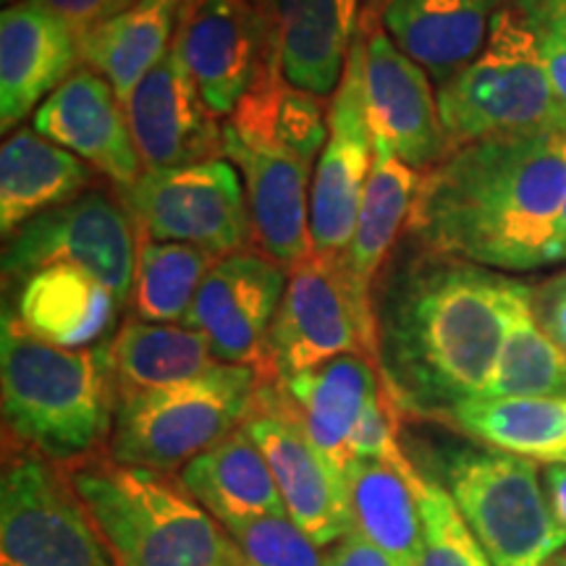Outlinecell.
<instances>
[{
  "instance_id": "obj_17",
  "label": "cell",
  "mask_w": 566,
  "mask_h": 566,
  "mask_svg": "<svg viewBox=\"0 0 566 566\" xmlns=\"http://www.w3.org/2000/svg\"><path fill=\"white\" fill-rule=\"evenodd\" d=\"M223 158L237 166L244 181L254 244L283 271H294L313 254L310 192L317 163L279 142L237 132L226 122Z\"/></svg>"
},
{
  "instance_id": "obj_5",
  "label": "cell",
  "mask_w": 566,
  "mask_h": 566,
  "mask_svg": "<svg viewBox=\"0 0 566 566\" xmlns=\"http://www.w3.org/2000/svg\"><path fill=\"white\" fill-rule=\"evenodd\" d=\"M436 97L449 153L480 139L566 126V105L558 101L533 27L516 0L495 13L483 51L438 84Z\"/></svg>"
},
{
  "instance_id": "obj_22",
  "label": "cell",
  "mask_w": 566,
  "mask_h": 566,
  "mask_svg": "<svg viewBox=\"0 0 566 566\" xmlns=\"http://www.w3.org/2000/svg\"><path fill=\"white\" fill-rule=\"evenodd\" d=\"M275 384L292 401L315 449L344 475L352 459L354 430L384 386L378 363L363 354H344Z\"/></svg>"
},
{
  "instance_id": "obj_21",
  "label": "cell",
  "mask_w": 566,
  "mask_h": 566,
  "mask_svg": "<svg viewBox=\"0 0 566 566\" xmlns=\"http://www.w3.org/2000/svg\"><path fill=\"white\" fill-rule=\"evenodd\" d=\"M283 76L317 97L334 95L349 61L363 0H258Z\"/></svg>"
},
{
  "instance_id": "obj_3",
  "label": "cell",
  "mask_w": 566,
  "mask_h": 566,
  "mask_svg": "<svg viewBox=\"0 0 566 566\" xmlns=\"http://www.w3.org/2000/svg\"><path fill=\"white\" fill-rule=\"evenodd\" d=\"M3 422L21 449L74 467L108 449L118 394L108 342L63 349L34 338L9 310L0 334Z\"/></svg>"
},
{
  "instance_id": "obj_32",
  "label": "cell",
  "mask_w": 566,
  "mask_h": 566,
  "mask_svg": "<svg viewBox=\"0 0 566 566\" xmlns=\"http://www.w3.org/2000/svg\"><path fill=\"white\" fill-rule=\"evenodd\" d=\"M566 396V352L537 323L533 289L522 283L512 307L506 342L483 399Z\"/></svg>"
},
{
  "instance_id": "obj_7",
  "label": "cell",
  "mask_w": 566,
  "mask_h": 566,
  "mask_svg": "<svg viewBox=\"0 0 566 566\" xmlns=\"http://www.w3.org/2000/svg\"><path fill=\"white\" fill-rule=\"evenodd\" d=\"M443 480L493 566H546L566 548L530 459L464 446L446 454Z\"/></svg>"
},
{
  "instance_id": "obj_8",
  "label": "cell",
  "mask_w": 566,
  "mask_h": 566,
  "mask_svg": "<svg viewBox=\"0 0 566 566\" xmlns=\"http://www.w3.org/2000/svg\"><path fill=\"white\" fill-rule=\"evenodd\" d=\"M344 354L378 363L373 296L338 254L313 252L289 271V283L265 344V380H286Z\"/></svg>"
},
{
  "instance_id": "obj_33",
  "label": "cell",
  "mask_w": 566,
  "mask_h": 566,
  "mask_svg": "<svg viewBox=\"0 0 566 566\" xmlns=\"http://www.w3.org/2000/svg\"><path fill=\"white\" fill-rule=\"evenodd\" d=\"M221 258L195 244L139 239L132 289V317L147 323H184L210 268Z\"/></svg>"
},
{
  "instance_id": "obj_38",
  "label": "cell",
  "mask_w": 566,
  "mask_h": 566,
  "mask_svg": "<svg viewBox=\"0 0 566 566\" xmlns=\"http://www.w3.org/2000/svg\"><path fill=\"white\" fill-rule=\"evenodd\" d=\"M3 3L11 6L17 3V0H3ZM40 3L66 19L80 38L84 32H90L92 27L101 24V21L132 9V6H126L124 0H40Z\"/></svg>"
},
{
  "instance_id": "obj_42",
  "label": "cell",
  "mask_w": 566,
  "mask_h": 566,
  "mask_svg": "<svg viewBox=\"0 0 566 566\" xmlns=\"http://www.w3.org/2000/svg\"><path fill=\"white\" fill-rule=\"evenodd\" d=\"M543 488H546V499L558 533H562L566 541V462L548 464L546 470H543Z\"/></svg>"
},
{
  "instance_id": "obj_12",
  "label": "cell",
  "mask_w": 566,
  "mask_h": 566,
  "mask_svg": "<svg viewBox=\"0 0 566 566\" xmlns=\"http://www.w3.org/2000/svg\"><path fill=\"white\" fill-rule=\"evenodd\" d=\"M357 34L363 40L365 111L373 142L386 145L415 171H430L449 155V139L428 71L388 38L380 0H365Z\"/></svg>"
},
{
  "instance_id": "obj_30",
  "label": "cell",
  "mask_w": 566,
  "mask_h": 566,
  "mask_svg": "<svg viewBox=\"0 0 566 566\" xmlns=\"http://www.w3.org/2000/svg\"><path fill=\"white\" fill-rule=\"evenodd\" d=\"M179 17L174 6L160 0H137L132 9L82 34V66L101 74L126 105L139 82L171 51Z\"/></svg>"
},
{
  "instance_id": "obj_46",
  "label": "cell",
  "mask_w": 566,
  "mask_h": 566,
  "mask_svg": "<svg viewBox=\"0 0 566 566\" xmlns=\"http://www.w3.org/2000/svg\"><path fill=\"white\" fill-rule=\"evenodd\" d=\"M124 3H126V6H134V3H137V0H124Z\"/></svg>"
},
{
  "instance_id": "obj_40",
  "label": "cell",
  "mask_w": 566,
  "mask_h": 566,
  "mask_svg": "<svg viewBox=\"0 0 566 566\" xmlns=\"http://www.w3.org/2000/svg\"><path fill=\"white\" fill-rule=\"evenodd\" d=\"M533 32L537 38V48H541V59H543V63H546L548 80H551V84H554L558 101L566 105V40L556 38V34H551V32L535 30V27H533Z\"/></svg>"
},
{
  "instance_id": "obj_24",
  "label": "cell",
  "mask_w": 566,
  "mask_h": 566,
  "mask_svg": "<svg viewBox=\"0 0 566 566\" xmlns=\"http://www.w3.org/2000/svg\"><path fill=\"white\" fill-rule=\"evenodd\" d=\"M17 304L9 313L34 338L63 349H92L118 321L126 304L80 268L55 265L19 283Z\"/></svg>"
},
{
  "instance_id": "obj_25",
  "label": "cell",
  "mask_w": 566,
  "mask_h": 566,
  "mask_svg": "<svg viewBox=\"0 0 566 566\" xmlns=\"http://www.w3.org/2000/svg\"><path fill=\"white\" fill-rule=\"evenodd\" d=\"M95 168L34 129L11 132L0 150V231H13L42 212L87 195Z\"/></svg>"
},
{
  "instance_id": "obj_23",
  "label": "cell",
  "mask_w": 566,
  "mask_h": 566,
  "mask_svg": "<svg viewBox=\"0 0 566 566\" xmlns=\"http://www.w3.org/2000/svg\"><path fill=\"white\" fill-rule=\"evenodd\" d=\"M501 9L504 0H380V21L388 38L443 84L478 59Z\"/></svg>"
},
{
  "instance_id": "obj_10",
  "label": "cell",
  "mask_w": 566,
  "mask_h": 566,
  "mask_svg": "<svg viewBox=\"0 0 566 566\" xmlns=\"http://www.w3.org/2000/svg\"><path fill=\"white\" fill-rule=\"evenodd\" d=\"M139 239L195 244L226 258L254 242L244 181L231 160L181 168H145L132 187L118 189Z\"/></svg>"
},
{
  "instance_id": "obj_39",
  "label": "cell",
  "mask_w": 566,
  "mask_h": 566,
  "mask_svg": "<svg viewBox=\"0 0 566 566\" xmlns=\"http://www.w3.org/2000/svg\"><path fill=\"white\" fill-rule=\"evenodd\" d=\"M325 566H396L384 551L375 548L359 533H346L328 548V562Z\"/></svg>"
},
{
  "instance_id": "obj_11",
  "label": "cell",
  "mask_w": 566,
  "mask_h": 566,
  "mask_svg": "<svg viewBox=\"0 0 566 566\" xmlns=\"http://www.w3.org/2000/svg\"><path fill=\"white\" fill-rule=\"evenodd\" d=\"M139 233L122 200L90 189L61 208L32 218L6 239L3 283L17 289L30 275L66 265L95 275L129 307Z\"/></svg>"
},
{
  "instance_id": "obj_31",
  "label": "cell",
  "mask_w": 566,
  "mask_h": 566,
  "mask_svg": "<svg viewBox=\"0 0 566 566\" xmlns=\"http://www.w3.org/2000/svg\"><path fill=\"white\" fill-rule=\"evenodd\" d=\"M488 449L530 462H566V396L472 399L443 417Z\"/></svg>"
},
{
  "instance_id": "obj_6",
  "label": "cell",
  "mask_w": 566,
  "mask_h": 566,
  "mask_svg": "<svg viewBox=\"0 0 566 566\" xmlns=\"http://www.w3.org/2000/svg\"><path fill=\"white\" fill-rule=\"evenodd\" d=\"M260 380L254 367L218 363L187 384L126 399L116 409L105 454L118 464L181 472L244 424Z\"/></svg>"
},
{
  "instance_id": "obj_19",
  "label": "cell",
  "mask_w": 566,
  "mask_h": 566,
  "mask_svg": "<svg viewBox=\"0 0 566 566\" xmlns=\"http://www.w3.org/2000/svg\"><path fill=\"white\" fill-rule=\"evenodd\" d=\"M82 66L80 34L40 0H17L0 13V129L34 116Z\"/></svg>"
},
{
  "instance_id": "obj_14",
  "label": "cell",
  "mask_w": 566,
  "mask_h": 566,
  "mask_svg": "<svg viewBox=\"0 0 566 566\" xmlns=\"http://www.w3.org/2000/svg\"><path fill=\"white\" fill-rule=\"evenodd\" d=\"M174 48L218 122H226L260 74L279 61L258 0H195L181 11Z\"/></svg>"
},
{
  "instance_id": "obj_16",
  "label": "cell",
  "mask_w": 566,
  "mask_h": 566,
  "mask_svg": "<svg viewBox=\"0 0 566 566\" xmlns=\"http://www.w3.org/2000/svg\"><path fill=\"white\" fill-rule=\"evenodd\" d=\"M289 273L263 252L226 254L210 268L184 325L200 331L218 363L265 370V344Z\"/></svg>"
},
{
  "instance_id": "obj_18",
  "label": "cell",
  "mask_w": 566,
  "mask_h": 566,
  "mask_svg": "<svg viewBox=\"0 0 566 566\" xmlns=\"http://www.w3.org/2000/svg\"><path fill=\"white\" fill-rule=\"evenodd\" d=\"M126 116L145 168H181L223 158V122L205 105L174 45L132 92Z\"/></svg>"
},
{
  "instance_id": "obj_45",
  "label": "cell",
  "mask_w": 566,
  "mask_h": 566,
  "mask_svg": "<svg viewBox=\"0 0 566 566\" xmlns=\"http://www.w3.org/2000/svg\"><path fill=\"white\" fill-rule=\"evenodd\" d=\"M546 566H566V548L558 551V554L551 558V562Z\"/></svg>"
},
{
  "instance_id": "obj_27",
  "label": "cell",
  "mask_w": 566,
  "mask_h": 566,
  "mask_svg": "<svg viewBox=\"0 0 566 566\" xmlns=\"http://www.w3.org/2000/svg\"><path fill=\"white\" fill-rule=\"evenodd\" d=\"M179 480L223 525L252 516L286 514L271 464L244 424L192 459L179 472Z\"/></svg>"
},
{
  "instance_id": "obj_2",
  "label": "cell",
  "mask_w": 566,
  "mask_h": 566,
  "mask_svg": "<svg viewBox=\"0 0 566 566\" xmlns=\"http://www.w3.org/2000/svg\"><path fill=\"white\" fill-rule=\"evenodd\" d=\"M566 202V126L480 139L422 174L407 239L491 271L554 265Z\"/></svg>"
},
{
  "instance_id": "obj_26",
  "label": "cell",
  "mask_w": 566,
  "mask_h": 566,
  "mask_svg": "<svg viewBox=\"0 0 566 566\" xmlns=\"http://www.w3.org/2000/svg\"><path fill=\"white\" fill-rule=\"evenodd\" d=\"M422 483L420 472H405L380 459L354 457L344 470L352 530L384 551L396 566H415L420 554Z\"/></svg>"
},
{
  "instance_id": "obj_13",
  "label": "cell",
  "mask_w": 566,
  "mask_h": 566,
  "mask_svg": "<svg viewBox=\"0 0 566 566\" xmlns=\"http://www.w3.org/2000/svg\"><path fill=\"white\" fill-rule=\"evenodd\" d=\"M244 428L271 464L286 514L304 533L323 548L352 533L344 475L315 449L275 380H260Z\"/></svg>"
},
{
  "instance_id": "obj_9",
  "label": "cell",
  "mask_w": 566,
  "mask_h": 566,
  "mask_svg": "<svg viewBox=\"0 0 566 566\" xmlns=\"http://www.w3.org/2000/svg\"><path fill=\"white\" fill-rule=\"evenodd\" d=\"M0 566H116L69 467L21 446L0 483Z\"/></svg>"
},
{
  "instance_id": "obj_1",
  "label": "cell",
  "mask_w": 566,
  "mask_h": 566,
  "mask_svg": "<svg viewBox=\"0 0 566 566\" xmlns=\"http://www.w3.org/2000/svg\"><path fill=\"white\" fill-rule=\"evenodd\" d=\"M522 281L405 237L373 292L375 344L399 412L443 420L483 399Z\"/></svg>"
},
{
  "instance_id": "obj_4",
  "label": "cell",
  "mask_w": 566,
  "mask_h": 566,
  "mask_svg": "<svg viewBox=\"0 0 566 566\" xmlns=\"http://www.w3.org/2000/svg\"><path fill=\"white\" fill-rule=\"evenodd\" d=\"M116 566H247L242 551L179 475L95 457L69 467Z\"/></svg>"
},
{
  "instance_id": "obj_37",
  "label": "cell",
  "mask_w": 566,
  "mask_h": 566,
  "mask_svg": "<svg viewBox=\"0 0 566 566\" xmlns=\"http://www.w3.org/2000/svg\"><path fill=\"white\" fill-rule=\"evenodd\" d=\"M533 310L541 328L566 352V271L535 289Z\"/></svg>"
},
{
  "instance_id": "obj_35",
  "label": "cell",
  "mask_w": 566,
  "mask_h": 566,
  "mask_svg": "<svg viewBox=\"0 0 566 566\" xmlns=\"http://www.w3.org/2000/svg\"><path fill=\"white\" fill-rule=\"evenodd\" d=\"M247 566H325L328 548L313 541L289 514L226 522Z\"/></svg>"
},
{
  "instance_id": "obj_43",
  "label": "cell",
  "mask_w": 566,
  "mask_h": 566,
  "mask_svg": "<svg viewBox=\"0 0 566 566\" xmlns=\"http://www.w3.org/2000/svg\"><path fill=\"white\" fill-rule=\"evenodd\" d=\"M554 263H566V202L562 216H558L554 233Z\"/></svg>"
},
{
  "instance_id": "obj_41",
  "label": "cell",
  "mask_w": 566,
  "mask_h": 566,
  "mask_svg": "<svg viewBox=\"0 0 566 566\" xmlns=\"http://www.w3.org/2000/svg\"><path fill=\"white\" fill-rule=\"evenodd\" d=\"M535 30L566 40V0H516Z\"/></svg>"
},
{
  "instance_id": "obj_36",
  "label": "cell",
  "mask_w": 566,
  "mask_h": 566,
  "mask_svg": "<svg viewBox=\"0 0 566 566\" xmlns=\"http://www.w3.org/2000/svg\"><path fill=\"white\" fill-rule=\"evenodd\" d=\"M354 457H367V459H380L405 472H417L415 464L409 462V457L401 449V433H399V407H396L391 391L386 384L380 386L378 396L373 399V405L367 407L363 422L357 424L352 438V459Z\"/></svg>"
},
{
  "instance_id": "obj_44",
  "label": "cell",
  "mask_w": 566,
  "mask_h": 566,
  "mask_svg": "<svg viewBox=\"0 0 566 566\" xmlns=\"http://www.w3.org/2000/svg\"><path fill=\"white\" fill-rule=\"evenodd\" d=\"M160 3H168V6H174V9L181 13V11H187L189 6L195 3V0H160Z\"/></svg>"
},
{
  "instance_id": "obj_34",
  "label": "cell",
  "mask_w": 566,
  "mask_h": 566,
  "mask_svg": "<svg viewBox=\"0 0 566 566\" xmlns=\"http://www.w3.org/2000/svg\"><path fill=\"white\" fill-rule=\"evenodd\" d=\"M420 512L422 546L415 566H493L443 483L424 478Z\"/></svg>"
},
{
  "instance_id": "obj_29",
  "label": "cell",
  "mask_w": 566,
  "mask_h": 566,
  "mask_svg": "<svg viewBox=\"0 0 566 566\" xmlns=\"http://www.w3.org/2000/svg\"><path fill=\"white\" fill-rule=\"evenodd\" d=\"M420 181V171L401 163L386 145L373 142L370 179L359 202L352 242L342 254L346 271L367 296H373L386 258L396 250L401 231L409 226Z\"/></svg>"
},
{
  "instance_id": "obj_20",
  "label": "cell",
  "mask_w": 566,
  "mask_h": 566,
  "mask_svg": "<svg viewBox=\"0 0 566 566\" xmlns=\"http://www.w3.org/2000/svg\"><path fill=\"white\" fill-rule=\"evenodd\" d=\"M34 132L111 179L118 189L139 179L142 166L134 147L126 105L101 74L80 66L32 116Z\"/></svg>"
},
{
  "instance_id": "obj_15",
  "label": "cell",
  "mask_w": 566,
  "mask_h": 566,
  "mask_svg": "<svg viewBox=\"0 0 566 566\" xmlns=\"http://www.w3.org/2000/svg\"><path fill=\"white\" fill-rule=\"evenodd\" d=\"M363 40L354 38L342 84L331 95L328 142L317 158L310 192V237L313 252H346L357 223L367 179L373 168V134L365 111Z\"/></svg>"
},
{
  "instance_id": "obj_28",
  "label": "cell",
  "mask_w": 566,
  "mask_h": 566,
  "mask_svg": "<svg viewBox=\"0 0 566 566\" xmlns=\"http://www.w3.org/2000/svg\"><path fill=\"white\" fill-rule=\"evenodd\" d=\"M118 405L195 380L218 365L210 342L184 323L126 321L108 342Z\"/></svg>"
}]
</instances>
